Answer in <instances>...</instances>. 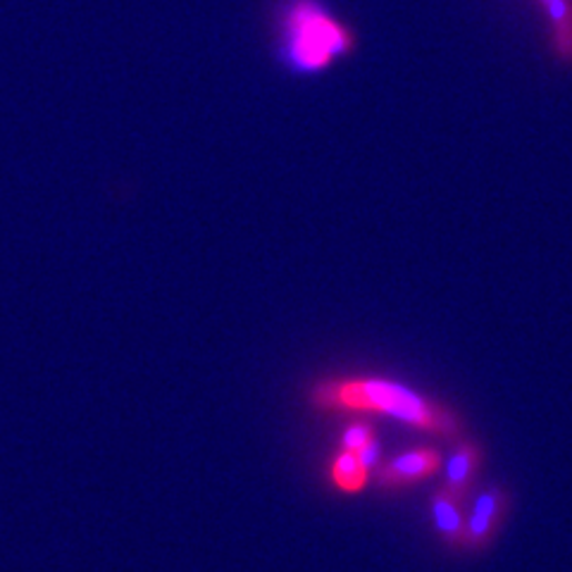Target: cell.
I'll list each match as a JSON object with an SVG mask.
<instances>
[{
    "label": "cell",
    "mask_w": 572,
    "mask_h": 572,
    "mask_svg": "<svg viewBox=\"0 0 572 572\" xmlns=\"http://www.w3.org/2000/svg\"><path fill=\"white\" fill-rule=\"evenodd\" d=\"M310 401L320 411L347 413H384L411 424L415 430L432 432L446 439L461 434V418H455L446 405L432 403L428 397L403 384L374 378L324 380L310 391Z\"/></svg>",
    "instance_id": "cell-1"
},
{
    "label": "cell",
    "mask_w": 572,
    "mask_h": 572,
    "mask_svg": "<svg viewBox=\"0 0 572 572\" xmlns=\"http://www.w3.org/2000/svg\"><path fill=\"white\" fill-rule=\"evenodd\" d=\"M355 46L353 31L322 0H287L280 12V58L293 74H320Z\"/></svg>",
    "instance_id": "cell-2"
},
{
    "label": "cell",
    "mask_w": 572,
    "mask_h": 572,
    "mask_svg": "<svg viewBox=\"0 0 572 572\" xmlns=\"http://www.w3.org/2000/svg\"><path fill=\"white\" fill-rule=\"evenodd\" d=\"M511 511V496L499 486H489L478 496L472 515L465 520L463 544L465 549H484L494 542V536Z\"/></svg>",
    "instance_id": "cell-3"
},
{
    "label": "cell",
    "mask_w": 572,
    "mask_h": 572,
    "mask_svg": "<svg viewBox=\"0 0 572 572\" xmlns=\"http://www.w3.org/2000/svg\"><path fill=\"white\" fill-rule=\"evenodd\" d=\"M441 465V455L434 449H415L397 455L378 470V482L382 489H399L434 475Z\"/></svg>",
    "instance_id": "cell-4"
},
{
    "label": "cell",
    "mask_w": 572,
    "mask_h": 572,
    "mask_svg": "<svg viewBox=\"0 0 572 572\" xmlns=\"http://www.w3.org/2000/svg\"><path fill=\"white\" fill-rule=\"evenodd\" d=\"M480 465H482V449L472 444V441H461L449 458L444 486L453 496L465 501L468 492L472 489V482L478 478Z\"/></svg>",
    "instance_id": "cell-5"
},
{
    "label": "cell",
    "mask_w": 572,
    "mask_h": 572,
    "mask_svg": "<svg viewBox=\"0 0 572 572\" xmlns=\"http://www.w3.org/2000/svg\"><path fill=\"white\" fill-rule=\"evenodd\" d=\"M432 515L436 532L444 536L451 546H461L465 534L463 501L453 496L446 486H441L432 496Z\"/></svg>",
    "instance_id": "cell-6"
},
{
    "label": "cell",
    "mask_w": 572,
    "mask_h": 572,
    "mask_svg": "<svg viewBox=\"0 0 572 572\" xmlns=\"http://www.w3.org/2000/svg\"><path fill=\"white\" fill-rule=\"evenodd\" d=\"M553 37V51L563 62H572V0H539Z\"/></svg>",
    "instance_id": "cell-7"
},
{
    "label": "cell",
    "mask_w": 572,
    "mask_h": 572,
    "mask_svg": "<svg viewBox=\"0 0 572 572\" xmlns=\"http://www.w3.org/2000/svg\"><path fill=\"white\" fill-rule=\"evenodd\" d=\"M368 475H370V470H365L363 463L358 461L355 451L343 449L337 455V461L332 465V480L341 489V492H349V494L361 492V489L368 484Z\"/></svg>",
    "instance_id": "cell-8"
},
{
    "label": "cell",
    "mask_w": 572,
    "mask_h": 572,
    "mask_svg": "<svg viewBox=\"0 0 572 572\" xmlns=\"http://www.w3.org/2000/svg\"><path fill=\"white\" fill-rule=\"evenodd\" d=\"M372 436H374V434H372L370 424L355 422V424H351V428H349L347 432H343L341 444H343V449H347V451H358V449H363Z\"/></svg>",
    "instance_id": "cell-9"
},
{
    "label": "cell",
    "mask_w": 572,
    "mask_h": 572,
    "mask_svg": "<svg viewBox=\"0 0 572 572\" xmlns=\"http://www.w3.org/2000/svg\"><path fill=\"white\" fill-rule=\"evenodd\" d=\"M355 455H358V461L363 463V468H365V470L378 468V463H380V455H382V446H380V441L372 436V439L368 441V444H365L363 449H358V451H355Z\"/></svg>",
    "instance_id": "cell-10"
}]
</instances>
